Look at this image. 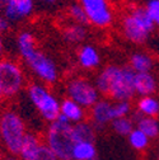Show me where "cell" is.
I'll return each instance as SVG.
<instances>
[{"mask_svg":"<svg viewBox=\"0 0 159 160\" xmlns=\"http://www.w3.org/2000/svg\"><path fill=\"white\" fill-rule=\"evenodd\" d=\"M135 72L129 65H107L99 71L93 83L102 98L112 102H131L135 98Z\"/></svg>","mask_w":159,"mask_h":160,"instance_id":"cell-1","label":"cell"},{"mask_svg":"<svg viewBox=\"0 0 159 160\" xmlns=\"http://www.w3.org/2000/svg\"><path fill=\"white\" fill-rule=\"evenodd\" d=\"M27 132V123L17 109L4 107L0 111V146L5 154L18 156Z\"/></svg>","mask_w":159,"mask_h":160,"instance_id":"cell-2","label":"cell"},{"mask_svg":"<svg viewBox=\"0 0 159 160\" xmlns=\"http://www.w3.org/2000/svg\"><path fill=\"white\" fill-rule=\"evenodd\" d=\"M155 24L149 17L145 7L131 5L120 19V29L126 41L132 45H144Z\"/></svg>","mask_w":159,"mask_h":160,"instance_id":"cell-3","label":"cell"},{"mask_svg":"<svg viewBox=\"0 0 159 160\" xmlns=\"http://www.w3.org/2000/svg\"><path fill=\"white\" fill-rule=\"evenodd\" d=\"M26 95L38 116L45 122H47V125L59 118L60 116V99L54 94L50 87L38 82L28 83L26 88Z\"/></svg>","mask_w":159,"mask_h":160,"instance_id":"cell-4","label":"cell"},{"mask_svg":"<svg viewBox=\"0 0 159 160\" xmlns=\"http://www.w3.org/2000/svg\"><path fill=\"white\" fill-rule=\"evenodd\" d=\"M28 85L22 64L13 57L0 58V90L7 101L17 98Z\"/></svg>","mask_w":159,"mask_h":160,"instance_id":"cell-5","label":"cell"},{"mask_svg":"<svg viewBox=\"0 0 159 160\" xmlns=\"http://www.w3.org/2000/svg\"><path fill=\"white\" fill-rule=\"evenodd\" d=\"M71 127L73 125L56 119L46 126L42 133L44 144L59 160H71V150L74 145Z\"/></svg>","mask_w":159,"mask_h":160,"instance_id":"cell-6","label":"cell"},{"mask_svg":"<svg viewBox=\"0 0 159 160\" xmlns=\"http://www.w3.org/2000/svg\"><path fill=\"white\" fill-rule=\"evenodd\" d=\"M31 74L37 79L38 83H42L47 87L55 85L59 82V69L55 60L45 53L41 48H36L26 57L22 58Z\"/></svg>","mask_w":159,"mask_h":160,"instance_id":"cell-7","label":"cell"},{"mask_svg":"<svg viewBox=\"0 0 159 160\" xmlns=\"http://www.w3.org/2000/svg\"><path fill=\"white\" fill-rule=\"evenodd\" d=\"M65 95L87 111L101 99V94L98 93L93 80L83 75H73L66 80Z\"/></svg>","mask_w":159,"mask_h":160,"instance_id":"cell-8","label":"cell"},{"mask_svg":"<svg viewBox=\"0 0 159 160\" xmlns=\"http://www.w3.org/2000/svg\"><path fill=\"white\" fill-rule=\"evenodd\" d=\"M85 13L88 24L106 29L115 23V10L110 0H78Z\"/></svg>","mask_w":159,"mask_h":160,"instance_id":"cell-9","label":"cell"},{"mask_svg":"<svg viewBox=\"0 0 159 160\" xmlns=\"http://www.w3.org/2000/svg\"><path fill=\"white\" fill-rule=\"evenodd\" d=\"M34 0H5L2 3V15L10 23H19L34 13Z\"/></svg>","mask_w":159,"mask_h":160,"instance_id":"cell-10","label":"cell"},{"mask_svg":"<svg viewBox=\"0 0 159 160\" xmlns=\"http://www.w3.org/2000/svg\"><path fill=\"white\" fill-rule=\"evenodd\" d=\"M113 103L108 98H102L88 111V121L98 131H102L111 125L115 119Z\"/></svg>","mask_w":159,"mask_h":160,"instance_id":"cell-11","label":"cell"},{"mask_svg":"<svg viewBox=\"0 0 159 160\" xmlns=\"http://www.w3.org/2000/svg\"><path fill=\"white\" fill-rule=\"evenodd\" d=\"M57 119L70 125H75L88 119V111L65 97L60 101V116Z\"/></svg>","mask_w":159,"mask_h":160,"instance_id":"cell-12","label":"cell"},{"mask_svg":"<svg viewBox=\"0 0 159 160\" xmlns=\"http://www.w3.org/2000/svg\"><path fill=\"white\" fill-rule=\"evenodd\" d=\"M76 62L83 70L92 71L101 66V55L93 45H82L76 51Z\"/></svg>","mask_w":159,"mask_h":160,"instance_id":"cell-13","label":"cell"},{"mask_svg":"<svg viewBox=\"0 0 159 160\" xmlns=\"http://www.w3.org/2000/svg\"><path fill=\"white\" fill-rule=\"evenodd\" d=\"M134 89L135 94L139 97L154 95L158 90L156 78L151 72H139L135 74L134 79Z\"/></svg>","mask_w":159,"mask_h":160,"instance_id":"cell-14","label":"cell"},{"mask_svg":"<svg viewBox=\"0 0 159 160\" xmlns=\"http://www.w3.org/2000/svg\"><path fill=\"white\" fill-rule=\"evenodd\" d=\"M132 119L135 122V127L144 132L150 140L159 138V119L153 117H145L139 113H134Z\"/></svg>","mask_w":159,"mask_h":160,"instance_id":"cell-15","label":"cell"},{"mask_svg":"<svg viewBox=\"0 0 159 160\" xmlns=\"http://www.w3.org/2000/svg\"><path fill=\"white\" fill-rule=\"evenodd\" d=\"M42 144H44L42 135L28 131L24 140H23V144H22V148H21V151H19L18 158L21 160H32Z\"/></svg>","mask_w":159,"mask_h":160,"instance_id":"cell-16","label":"cell"},{"mask_svg":"<svg viewBox=\"0 0 159 160\" xmlns=\"http://www.w3.org/2000/svg\"><path fill=\"white\" fill-rule=\"evenodd\" d=\"M61 36L68 45H80L82 42L85 41L88 31L85 26L76 23H68L61 28Z\"/></svg>","mask_w":159,"mask_h":160,"instance_id":"cell-17","label":"cell"},{"mask_svg":"<svg viewBox=\"0 0 159 160\" xmlns=\"http://www.w3.org/2000/svg\"><path fill=\"white\" fill-rule=\"evenodd\" d=\"M15 47L19 57H26L28 53H31L38 47L34 34L31 31H21L15 37Z\"/></svg>","mask_w":159,"mask_h":160,"instance_id":"cell-18","label":"cell"},{"mask_svg":"<svg viewBox=\"0 0 159 160\" xmlns=\"http://www.w3.org/2000/svg\"><path fill=\"white\" fill-rule=\"evenodd\" d=\"M71 135H73L74 142H82V141L95 142L97 130L94 128V126L88 121V119H85V121H83V122L73 125Z\"/></svg>","mask_w":159,"mask_h":160,"instance_id":"cell-19","label":"cell"},{"mask_svg":"<svg viewBox=\"0 0 159 160\" xmlns=\"http://www.w3.org/2000/svg\"><path fill=\"white\" fill-rule=\"evenodd\" d=\"M129 66L134 70L135 74H139V72H150V70L154 66V60H153V57L149 53L137 51V52H135V53H132L130 56Z\"/></svg>","mask_w":159,"mask_h":160,"instance_id":"cell-20","label":"cell"},{"mask_svg":"<svg viewBox=\"0 0 159 160\" xmlns=\"http://www.w3.org/2000/svg\"><path fill=\"white\" fill-rule=\"evenodd\" d=\"M98 158L95 142L82 141L74 142L71 150V160H93Z\"/></svg>","mask_w":159,"mask_h":160,"instance_id":"cell-21","label":"cell"},{"mask_svg":"<svg viewBox=\"0 0 159 160\" xmlns=\"http://www.w3.org/2000/svg\"><path fill=\"white\" fill-rule=\"evenodd\" d=\"M136 113L145 116V117L158 118V116H159V101L154 95L139 97V99L136 101Z\"/></svg>","mask_w":159,"mask_h":160,"instance_id":"cell-22","label":"cell"},{"mask_svg":"<svg viewBox=\"0 0 159 160\" xmlns=\"http://www.w3.org/2000/svg\"><path fill=\"white\" fill-rule=\"evenodd\" d=\"M127 141H129V145L135 151H139V152H144L150 146V138L136 127L127 136Z\"/></svg>","mask_w":159,"mask_h":160,"instance_id":"cell-23","label":"cell"},{"mask_svg":"<svg viewBox=\"0 0 159 160\" xmlns=\"http://www.w3.org/2000/svg\"><path fill=\"white\" fill-rule=\"evenodd\" d=\"M111 130L118 136H129L130 132L135 128V122L132 117H122V118H115L110 125Z\"/></svg>","mask_w":159,"mask_h":160,"instance_id":"cell-24","label":"cell"},{"mask_svg":"<svg viewBox=\"0 0 159 160\" xmlns=\"http://www.w3.org/2000/svg\"><path fill=\"white\" fill-rule=\"evenodd\" d=\"M66 14L69 17V19L71 21V23H76V24H82V26H87L88 21L84 10L82 9V7L79 5V3H73L68 7L66 9Z\"/></svg>","mask_w":159,"mask_h":160,"instance_id":"cell-25","label":"cell"},{"mask_svg":"<svg viewBox=\"0 0 159 160\" xmlns=\"http://www.w3.org/2000/svg\"><path fill=\"white\" fill-rule=\"evenodd\" d=\"M113 112H115V118L130 117V114L132 112V104H131V102H127V101L115 102L113 103Z\"/></svg>","mask_w":159,"mask_h":160,"instance_id":"cell-26","label":"cell"},{"mask_svg":"<svg viewBox=\"0 0 159 160\" xmlns=\"http://www.w3.org/2000/svg\"><path fill=\"white\" fill-rule=\"evenodd\" d=\"M145 9L155 27H159V0H149L145 5Z\"/></svg>","mask_w":159,"mask_h":160,"instance_id":"cell-27","label":"cell"},{"mask_svg":"<svg viewBox=\"0 0 159 160\" xmlns=\"http://www.w3.org/2000/svg\"><path fill=\"white\" fill-rule=\"evenodd\" d=\"M32 160H59V159L55 156V154L45 144H42Z\"/></svg>","mask_w":159,"mask_h":160,"instance_id":"cell-28","label":"cell"},{"mask_svg":"<svg viewBox=\"0 0 159 160\" xmlns=\"http://www.w3.org/2000/svg\"><path fill=\"white\" fill-rule=\"evenodd\" d=\"M10 24H12V23L8 21V19L4 18L2 14H0V32H2V33L8 32L9 28H10Z\"/></svg>","mask_w":159,"mask_h":160,"instance_id":"cell-29","label":"cell"},{"mask_svg":"<svg viewBox=\"0 0 159 160\" xmlns=\"http://www.w3.org/2000/svg\"><path fill=\"white\" fill-rule=\"evenodd\" d=\"M4 50H5V46H4V38H3V33L0 32V58L4 57Z\"/></svg>","mask_w":159,"mask_h":160,"instance_id":"cell-30","label":"cell"},{"mask_svg":"<svg viewBox=\"0 0 159 160\" xmlns=\"http://www.w3.org/2000/svg\"><path fill=\"white\" fill-rule=\"evenodd\" d=\"M0 160H21L18 156L14 155H9V154H4V155H0Z\"/></svg>","mask_w":159,"mask_h":160,"instance_id":"cell-31","label":"cell"},{"mask_svg":"<svg viewBox=\"0 0 159 160\" xmlns=\"http://www.w3.org/2000/svg\"><path fill=\"white\" fill-rule=\"evenodd\" d=\"M5 101H7V99L4 98V95H3L2 90H0V111H2V109L4 108V103H5Z\"/></svg>","mask_w":159,"mask_h":160,"instance_id":"cell-32","label":"cell"},{"mask_svg":"<svg viewBox=\"0 0 159 160\" xmlns=\"http://www.w3.org/2000/svg\"><path fill=\"white\" fill-rule=\"evenodd\" d=\"M38 2H41L44 4H47V5H54V4H56L59 2V0H38Z\"/></svg>","mask_w":159,"mask_h":160,"instance_id":"cell-33","label":"cell"},{"mask_svg":"<svg viewBox=\"0 0 159 160\" xmlns=\"http://www.w3.org/2000/svg\"><path fill=\"white\" fill-rule=\"evenodd\" d=\"M155 160H159V154L156 155V158H155Z\"/></svg>","mask_w":159,"mask_h":160,"instance_id":"cell-34","label":"cell"},{"mask_svg":"<svg viewBox=\"0 0 159 160\" xmlns=\"http://www.w3.org/2000/svg\"><path fill=\"white\" fill-rule=\"evenodd\" d=\"M0 2H2V3H3V2H5V0H0Z\"/></svg>","mask_w":159,"mask_h":160,"instance_id":"cell-35","label":"cell"},{"mask_svg":"<svg viewBox=\"0 0 159 160\" xmlns=\"http://www.w3.org/2000/svg\"><path fill=\"white\" fill-rule=\"evenodd\" d=\"M93 160H99V159H98V158H97V159H93Z\"/></svg>","mask_w":159,"mask_h":160,"instance_id":"cell-36","label":"cell"},{"mask_svg":"<svg viewBox=\"0 0 159 160\" xmlns=\"http://www.w3.org/2000/svg\"><path fill=\"white\" fill-rule=\"evenodd\" d=\"M0 7H2V2H0Z\"/></svg>","mask_w":159,"mask_h":160,"instance_id":"cell-37","label":"cell"}]
</instances>
